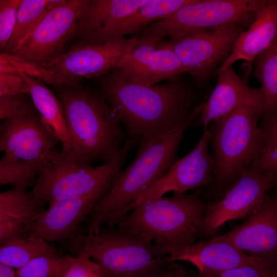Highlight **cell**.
Returning <instances> with one entry per match:
<instances>
[{
	"mask_svg": "<svg viewBox=\"0 0 277 277\" xmlns=\"http://www.w3.org/2000/svg\"><path fill=\"white\" fill-rule=\"evenodd\" d=\"M101 199L93 196L67 199L49 206L29 227L27 237L50 243L68 241L81 231V227Z\"/></svg>",
	"mask_w": 277,
	"mask_h": 277,
	"instance_id": "cell-19",
	"label": "cell"
},
{
	"mask_svg": "<svg viewBox=\"0 0 277 277\" xmlns=\"http://www.w3.org/2000/svg\"><path fill=\"white\" fill-rule=\"evenodd\" d=\"M76 260L65 277H107L102 266L84 253H77Z\"/></svg>",
	"mask_w": 277,
	"mask_h": 277,
	"instance_id": "cell-34",
	"label": "cell"
},
{
	"mask_svg": "<svg viewBox=\"0 0 277 277\" xmlns=\"http://www.w3.org/2000/svg\"><path fill=\"white\" fill-rule=\"evenodd\" d=\"M260 116L251 109H236L209 127L213 161L212 182L204 196L221 198L258 159L264 149L266 132Z\"/></svg>",
	"mask_w": 277,
	"mask_h": 277,
	"instance_id": "cell-6",
	"label": "cell"
},
{
	"mask_svg": "<svg viewBox=\"0 0 277 277\" xmlns=\"http://www.w3.org/2000/svg\"><path fill=\"white\" fill-rule=\"evenodd\" d=\"M76 257L63 254L36 258L17 269L19 277H65Z\"/></svg>",
	"mask_w": 277,
	"mask_h": 277,
	"instance_id": "cell-30",
	"label": "cell"
},
{
	"mask_svg": "<svg viewBox=\"0 0 277 277\" xmlns=\"http://www.w3.org/2000/svg\"><path fill=\"white\" fill-rule=\"evenodd\" d=\"M0 277H19L17 270L7 265L0 263Z\"/></svg>",
	"mask_w": 277,
	"mask_h": 277,
	"instance_id": "cell-40",
	"label": "cell"
},
{
	"mask_svg": "<svg viewBox=\"0 0 277 277\" xmlns=\"http://www.w3.org/2000/svg\"><path fill=\"white\" fill-rule=\"evenodd\" d=\"M193 0H149L131 14L106 29L78 41L75 47L103 43L137 33L150 24L165 18Z\"/></svg>",
	"mask_w": 277,
	"mask_h": 277,
	"instance_id": "cell-21",
	"label": "cell"
},
{
	"mask_svg": "<svg viewBox=\"0 0 277 277\" xmlns=\"http://www.w3.org/2000/svg\"><path fill=\"white\" fill-rule=\"evenodd\" d=\"M217 237L277 265V198L267 194L245 222Z\"/></svg>",
	"mask_w": 277,
	"mask_h": 277,
	"instance_id": "cell-16",
	"label": "cell"
},
{
	"mask_svg": "<svg viewBox=\"0 0 277 277\" xmlns=\"http://www.w3.org/2000/svg\"><path fill=\"white\" fill-rule=\"evenodd\" d=\"M29 93L27 86L18 74H0V96Z\"/></svg>",
	"mask_w": 277,
	"mask_h": 277,
	"instance_id": "cell-37",
	"label": "cell"
},
{
	"mask_svg": "<svg viewBox=\"0 0 277 277\" xmlns=\"http://www.w3.org/2000/svg\"><path fill=\"white\" fill-rule=\"evenodd\" d=\"M138 140L129 137L117 155L98 166L83 161L71 149L56 150L44 164L31 193L49 206L62 200L93 196L101 200L110 190Z\"/></svg>",
	"mask_w": 277,
	"mask_h": 277,
	"instance_id": "cell-4",
	"label": "cell"
},
{
	"mask_svg": "<svg viewBox=\"0 0 277 277\" xmlns=\"http://www.w3.org/2000/svg\"><path fill=\"white\" fill-rule=\"evenodd\" d=\"M163 41L138 37L127 58L115 70L127 80L146 86L177 79L186 70Z\"/></svg>",
	"mask_w": 277,
	"mask_h": 277,
	"instance_id": "cell-15",
	"label": "cell"
},
{
	"mask_svg": "<svg viewBox=\"0 0 277 277\" xmlns=\"http://www.w3.org/2000/svg\"><path fill=\"white\" fill-rule=\"evenodd\" d=\"M188 272L184 266L176 262L171 270L159 277H185Z\"/></svg>",
	"mask_w": 277,
	"mask_h": 277,
	"instance_id": "cell-39",
	"label": "cell"
},
{
	"mask_svg": "<svg viewBox=\"0 0 277 277\" xmlns=\"http://www.w3.org/2000/svg\"><path fill=\"white\" fill-rule=\"evenodd\" d=\"M17 74L26 83L36 109L60 140L62 149L72 150L64 110L55 94L44 82L23 73Z\"/></svg>",
	"mask_w": 277,
	"mask_h": 277,
	"instance_id": "cell-23",
	"label": "cell"
},
{
	"mask_svg": "<svg viewBox=\"0 0 277 277\" xmlns=\"http://www.w3.org/2000/svg\"><path fill=\"white\" fill-rule=\"evenodd\" d=\"M32 222L26 219L0 215L1 245L27 238L29 227Z\"/></svg>",
	"mask_w": 277,
	"mask_h": 277,
	"instance_id": "cell-33",
	"label": "cell"
},
{
	"mask_svg": "<svg viewBox=\"0 0 277 277\" xmlns=\"http://www.w3.org/2000/svg\"><path fill=\"white\" fill-rule=\"evenodd\" d=\"M202 189L190 193L173 192L171 197L146 201L124 216L117 228L166 251L195 242L206 203Z\"/></svg>",
	"mask_w": 277,
	"mask_h": 277,
	"instance_id": "cell-3",
	"label": "cell"
},
{
	"mask_svg": "<svg viewBox=\"0 0 277 277\" xmlns=\"http://www.w3.org/2000/svg\"><path fill=\"white\" fill-rule=\"evenodd\" d=\"M185 277H195L194 276V273L192 272V273H189L186 275V276Z\"/></svg>",
	"mask_w": 277,
	"mask_h": 277,
	"instance_id": "cell-42",
	"label": "cell"
},
{
	"mask_svg": "<svg viewBox=\"0 0 277 277\" xmlns=\"http://www.w3.org/2000/svg\"><path fill=\"white\" fill-rule=\"evenodd\" d=\"M45 210L27 189L13 187L0 193V215L33 222Z\"/></svg>",
	"mask_w": 277,
	"mask_h": 277,
	"instance_id": "cell-27",
	"label": "cell"
},
{
	"mask_svg": "<svg viewBox=\"0 0 277 277\" xmlns=\"http://www.w3.org/2000/svg\"><path fill=\"white\" fill-rule=\"evenodd\" d=\"M194 147L179 160L162 177L124 208L114 212L112 219L118 222L130 211L146 201L163 196L169 191L185 193L188 190L209 187L212 182L213 161L209 152L211 133L209 127Z\"/></svg>",
	"mask_w": 277,
	"mask_h": 277,
	"instance_id": "cell-10",
	"label": "cell"
},
{
	"mask_svg": "<svg viewBox=\"0 0 277 277\" xmlns=\"http://www.w3.org/2000/svg\"><path fill=\"white\" fill-rule=\"evenodd\" d=\"M54 87L64 110L72 150L91 165L114 157L123 146L125 132L102 94L78 83Z\"/></svg>",
	"mask_w": 277,
	"mask_h": 277,
	"instance_id": "cell-2",
	"label": "cell"
},
{
	"mask_svg": "<svg viewBox=\"0 0 277 277\" xmlns=\"http://www.w3.org/2000/svg\"><path fill=\"white\" fill-rule=\"evenodd\" d=\"M62 254L52 243L41 238L27 237L0 246V263L19 269L33 259Z\"/></svg>",
	"mask_w": 277,
	"mask_h": 277,
	"instance_id": "cell-25",
	"label": "cell"
},
{
	"mask_svg": "<svg viewBox=\"0 0 277 277\" xmlns=\"http://www.w3.org/2000/svg\"><path fill=\"white\" fill-rule=\"evenodd\" d=\"M49 0H21L13 35L3 52L13 54L49 12Z\"/></svg>",
	"mask_w": 277,
	"mask_h": 277,
	"instance_id": "cell-26",
	"label": "cell"
},
{
	"mask_svg": "<svg viewBox=\"0 0 277 277\" xmlns=\"http://www.w3.org/2000/svg\"><path fill=\"white\" fill-rule=\"evenodd\" d=\"M190 124L138 149L133 161L121 171L110 190L93 207L87 232L97 231L108 214L130 204L169 170L179 160L177 150Z\"/></svg>",
	"mask_w": 277,
	"mask_h": 277,
	"instance_id": "cell-7",
	"label": "cell"
},
{
	"mask_svg": "<svg viewBox=\"0 0 277 277\" xmlns=\"http://www.w3.org/2000/svg\"><path fill=\"white\" fill-rule=\"evenodd\" d=\"M256 58L254 75L261 83L265 101L264 128L277 112V37Z\"/></svg>",
	"mask_w": 277,
	"mask_h": 277,
	"instance_id": "cell-24",
	"label": "cell"
},
{
	"mask_svg": "<svg viewBox=\"0 0 277 277\" xmlns=\"http://www.w3.org/2000/svg\"><path fill=\"white\" fill-rule=\"evenodd\" d=\"M86 0H66L48 12L19 48L18 58L44 67L64 53Z\"/></svg>",
	"mask_w": 277,
	"mask_h": 277,
	"instance_id": "cell-12",
	"label": "cell"
},
{
	"mask_svg": "<svg viewBox=\"0 0 277 277\" xmlns=\"http://www.w3.org/2000/svg\"><path fill=\"white\" fill-rule=\"evenodd\" d=\"M274 186H275V189L274 190V192L272 193V195H273L274 196H275L277 198V183Z\"/></svg>",
	"mask_w": 277,
	"mask_h": 277,
	"instance_id": "cell-41",
	"label": "cell"
},
{
	"mask_svg": "<svg viewBox=\"0 0 277 277\" xmlns=\"http://www.w3.org/2000/svg\"><path fill=\"white\" fill-rule=\"evenodd\" d=\"M251 167L261 173H272L277 179V141L263 151Z\"/></svg>",
	"mask_w": 277,
	"mask_h": 277,
	"instance_id": "cell-36",
	"label": "cell"
},
{
	"mask_svg": "<svg viewBox=\"0 0 277 277\" xmlns=\"http://www.w3.org/2000/svg\"><path fill=\"white\" fill-rule=\"evenodd\" d=\"M242 30L241 25L234 24L163 42L175 53L186 73L202 82L232 50Z\"/></svg>",
	"mask_w": 277,
	"mask_h": 277,
	"instance_id": "cell-11",
	"label": "cell"
},
{
	"mask_svg": "<svg viewBox=\"0 0 277 277\" xmlns=\"http://www.w3.org/2000/svg\"><path fill=\"white\" fill-rule=\"evenodd\" d=\"M137 41L136 35L74 47L44 67L78 81L103 76L123 63Z\"/></svg>",
	"mask_w": 277,
	"mask_h": 277,
	"instance_id": "cell-14",
	"label": "cell"
},
{
	"mask_svg": "<svg viewBox=\"0 0 277 277\" xmlns=\"http://www.w3.org/2000/svg\"><path fill=\"white\" fill-rule=\"evenodd\" d=\"M44 164L4 154L0 159V185L28 189L34 184Z\"/></svg>",
	"mask_w": 277,
	"mask_h": 277,
	"instance_id": "cell-28",
	"label": "cell"
},
{
	"mask_svg": "<svg viewBox=\"0 0 277 277\" xmlns=\"http://www.w3.org/2000/svg\"><path fill=\"white\" fill-rule=\"evenodd\" d=\"M35 108L29 93L0 96L1 121Z\"/></svg>",
	"mask_w": 277,
	"mask_h": 277,
	"instance_id": "cell-32",
	"label": "cell"
},
{
	"mask_svg": "<svg viewBox=\"0 0 277 277\" xmlns=\"http://www.w3.org/2000/svg\"><path fill=\"white\" fill-rule=\"evenodd\" d=\"M277 37V1H265L254 13V21L239 35L230 55L217 69L224 70L239 60L251 62Z\"/></svg>",
	"mask_w": 277,
	"mask_h": 277,
	"instance_id": "cell-20",
	"label": "cell"
},
{
	"mask_svg": "<svg viewBox=\"0 0 277 277\" xmlns=\"http://www.w3.org/2000/svg\"><path fill=\"white\" fill-rule=\"evenodd\" d=\"M21 0H0V51L10 40L16 25Z\"/></svg>",
	"mask_w": 277,
	"mask_h": 277,
	"instance_id": "cell-31",
	"label": "cell"
},
{
	"mask_svg": "<svg viewBox=\"0 0 277 277\" xmlns=\"http://www.w3.org/2000/svg\"><path fill=\"white\" fill-rule=\"evenodd\" d=\"M276 183L272 173L247 169L221 198L206 204L199 235L212 236L227 222L249 217Z\"/></svg>",
	"mask_w": 277,
	"mask_h": 277,
	"instance_id": "cell-9",
	"label": "cell"
},
{
	"mask_svg": "<svg viewBox=\"0 0 277 277\" xmlns=\"http://www.w3.org/2000/svg\"><path fill=\"white\" fill-rule=\"evenodd\" d=\"M61 143L36 108L3 121L0 150L4 155L45 163Z\"/></svg>",
	"mask_w": 277,
	"mask_h": 277,
	"instance_id": "cell-13",
	"label": "cell"
},
{
	"mask_svg": "<svg viewBox=\"0 0 277 277\" xmlns=\"http://www.w3.org/2000/svg\"><path fill=\"white\" fill-rule=\"evenodd\" d=\"M263 128L266 136L265 149L277 141V112L271 121Z\"/></svg>",
	"mask_w": 277,
	"mask_h": 277,
	"instance_id": "cell-38",
	"label": "cell"
},
{
	"mask_svg": "<svg viewBox=\"0 0 277 277\" xmlns=\"http://www.w3.org/2000/svg\"><path fill=\"white\" fill-rule=\"evenodd\" d=\"M149 0H86L70 40L83 39L108 27Z\"/></svg>",
	"mask_w": 277,
	"mask_h": 277,
	"instance_id": "cell-22",
	"label": "cell"
},
{
	"mask_svg": "<svg viewBox=\"0 0 277 277\" xmlns=\"http://www.w3.org/2000/svg\"><path fill=\"white\" fill-rule=\"evenodd\" d=\"M68 250L84 253L98 263L107 277H159L169 272L171 261L161 246L145 242L118 229L101 226L92 233H77Z\"/></svg>",
	"mask_w": 277,
	"mask_h": 277,
	"instance_id": "cell-5",
	"label": "cell"
},
{
	"mask_svg": "<svg viewBox=\"0 0 277 277\" xmlns=\"http://www.w3.org/2000/svg\"><path fill=\"white\" fill-rule=\"evenodd\" d=\"M101 93L139 149L187 123L201 112L204 103L177 78L146 86L131 82L114 69L104 75Z\"/></svg>",
	"mask_w": 277,
	"mask_h": 277,
	"instance_id": "cell-1",
	"label": "cell"
},
{
	"mask_svg": "<svg viewBox=\"0 0 277 277\" xmlns=\"http://www.w3.org/2000/svg\"><path fill=\"white\" fill-rule=\"evenodd\" d=\"M23 73L54 86L78 83L80 81L69 78L50 69L17 57L1 53L0 74Z\"/></svg>",
	"mask_w": 277,
	"mask_h": 277,
	"instance_id": "cell-29",
	"label": "cell"
},
{
	"mask_svg": "<svg viewBox=\"0 0 277 277\" xmlns=\"http://www.w3.org/2000/svg\"><path fill=\"white\" fill-rule=\"evenodd\" d=\"M167 255L172 261L192 264L203 277H218L229 270L244 266L264 267L277 265L248 254L217 236L169 250Z\"/></svg>",
	"mask_w": 277,
	"mask_h": 277,
	"instance_id": "cell-17",
	"label": "cell"
},
{
	"mask_svg": "<svg viewBox=\"0 0 277 277\" xmlns=\"http://www.w3.org/2000/svg\"><path fill=\"white\" fill-rule=\"evenodd\" d=\"M195 277H203L195 273ZM218 277H277V265L264 267L244 266L229 270Z\"/></svg>",
	"mask_w": 277,
	"mask_h": 277,
	"instance_id": "cell-35",
	"label": "cell"
},
{
	"mask_svg": "<svg viewBox=\"0 0 277 277\" xmlns=\"http://www.w3.org/2000/svg\"><path fill=\"white\" fill-rule=\"evenodd\" d=\"M262 0H193L169 16L140 31L138 37L161 41L230 25L246 23L264 3Z\"/></svg>",
	"mask_w": 277,
	"mask_h": 277,
	"instance_id": "cell-8",
	"label": "cell"
},
{
	"mask_svg": "<svg viewBox=\"0 0 277 277\" xmlns=\"http://www.w3.org/2000/svg\"><path fill=\"white\" fill-rule=\"evenodd\" d=\"M216 85L200 113L199 125L207 127L234 110L243 108L255 111L263 118L265 101L262 88H252L235 73L232 66L217 70Z\"/></svg>",
	"mask_w": 277,
	"mask_h": 277,
	"instance_id": "cell-18",
	"label": "cell"
}]
</instances>
